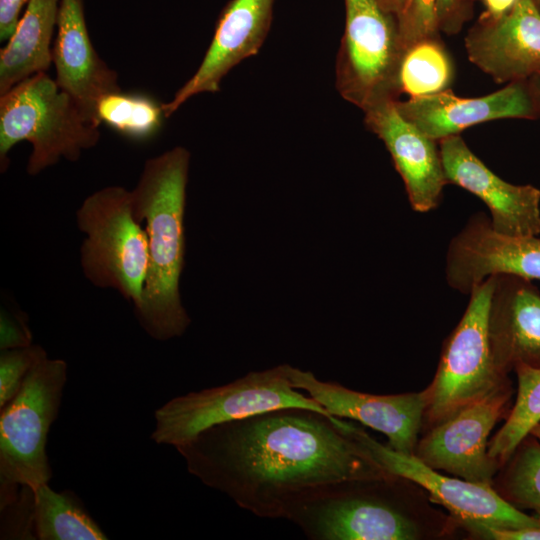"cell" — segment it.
<instances>
[{"mask_svg": "<svg viewBox=\"0 0 540 540\" xmlns=\"http://www.w3.org/2000/svg\"><path fill=\"white\" fill-rule=\"evenodd\" d=\"M398 477L337 482L291 502L283 518L310 540H416L422 526L392 491Z\"/></svg>", "mask_w": 540, "mask_h": 540, "instance_id": "cell-4", "label": "cell"}, {"mask_svg": "<svg viewBox=\"0 0 540 540\" xmlns=\"http://www.w3.org/2000/svg\"><path fill=\"white\" fill-rule=\"evenodd\" d=\"M489 334L502 373L508 375L520 364L540 368V291L532 280L495 276Z\"/></svg>", "mask_w": 540, "mask_h": 540, "instance_id": "cell-20", "label": "cell"}, {"mask_svg": "<svg viewBox=\"0 0 540 540\" xmlns=\"http://www.w3.org/2000/svg\"><path fill=\"white\" fill-rule=\"evenodd\" d=\"M393 17L402 54L411 46L430 39L439 22L437 0H380Z\"/></svg>", "mask_w": 540, "mask_h": 540, "instance_id": "cell-27", "label": "cell"}, {"mask_svg": "<svg viewBox=\"0 0 540 540\" xmlns=\"http://www.w3.org/2000/svg\"><path fill=\"white\" fill-rule=\"evenodd\" d=\"M31 334L28 328L6 314H1V350L31 345Z\"/></svg>", "mask_w": 540, "mask_h": 540, "instance_id": "cell-29", "label": "cell"}, {"mask_svg": "<svg viewBox=\"0 0 540 540\" xmlns=\"http://www.w3.org/2000/svg\"><path fill=\"white\" fill-rule=\"evenodd\" d=\"M99 139V127L84 117L74 99L46 72L0 95L1 171L7 167L8 152L22 141L32 145L27 173L37 175L62 158L77 161Z\"/></svg>", "mask_w": 540, "mask_h": 540, "instance_id": "cell-3", "label": "cell"}, {"mask_svg": "<svg viewBox=\"0 0 540 540\" xmlns=\"http://www.w3.org/2000/svg\"><path fill=\"white\" fill-rule=\"evenodd\" d=\"M274 2L231 0L227 3L196 72L169 102L162 103L166 118L193 96L220 91L223 78L240 62L259 52L270 30Z\"/></svg>", "mask_w": 540, "mask_h": 540, "instance_id": "cell-16", "label": "cell"}, {"mask_svg": "<svg viewBox=\"0 0 540 540\" xmlns=\"http://www.w3.org/2000/svg\"><path fill=\"white\" fill-rule=\"evenodd\" d=\"M292 386L305 392L331 416L357 421L387 437V446L414 455L427 407L426 391L374 395L318 379L286 364Z\"/></svg>", "mask_w": 540, "mask_h": 540, "instance_id": "cell-12", "label": "cell"}, {"mask_svg": "<svg viewBox=\"0 0 540 540\" xmlns=\"http://www.w3.org/2000/svg\"><path fill=\"white\" fill-rule=\"evenodd\" d=\"M96 116L117 133L133 139L155 136L166 118L162 103L140 93L117 91L103 96L97 103Z\"/></svg>", "mask_w": 540, "mask_h": 540, "instance_id": "cell-24", "label": "cell"}, {"mask_svg": "<svg viewBox=\"0 0 540 540\" xmlns=\"http://www.w3.org/2000/svg\"><path fill=\"white\" fill-rule=\"evenodd\" d=\"M533 436L540 440V423L537 424L530 432Z\"/></svg>", "mask_w": 540, "mask_h": 540, "instance_id": "cell-35", "label": "cell"}, {"mask_svg": "<svg viewBox=\"0 0 540 540\" xmlns=\"http://www.w3.org/2000/svg\"><path fill=\"white\" fill-rule=\"evenodd\" d=\"M81 246V267L96 287L116 290L133 304L142 302L149 266L145 228L136 219L131 191L121 186L99 189L84 199L76 212Z\"/></svg>", "mask_w": 540, "mask_h": 540, "instance_id": "cell-7", "label": "cell"}, {"mask_svg": "<svg viewBox=\"0 0 540 540\" xmlns=\"http://www.w3.org/2000/svg\"><path fill=\"white\" fill-rule=\"evenodd\" d=\"M60 0H29L16 30L0 51V95L52 64V38Z\"/></svg>", "mask_w": 540, "mask_h": 540, "instance_id": "cell-21", "label": "cell"}, {"mask_svg": "<svg viewBox=\"0 0 540 540\" xmlns=\"http://www.w3.org/2000/svg\"><path fill=\"white\" fill-rule=\"evenodd\" d=\"M523 540H540V527L526 528L521 533Z\"/></svg>", "mask_w": 540, "mask_h": 540, "instance_id": "cell-33", "label": "cell"}, {"mask_svg": "<svg viewBox=\"0 0 540 540\" xmlns=\"http://www.w3.org/2000/svg\"><path fill=\"white\" fill-rule=\"evenodd\" d=\"M495 276L477 285L463 316L445 340L433 381L425 389L424 417L436 425L469 404L511 386L496 365L489 334Z\"/></svg>", "mask_w": 540, "mask_h": 540, "instance_id": "cell-8", "label": "cell"}, {"mask_svg": "<svg viewBox=\"0 0 540 540\" xmlns=\"http://www.w3.org/2000/svg\"><path fill=\"white\" fill-rule=\"evenodd\" d=\"M30 528L38 540L108 539L72 491L57 492L48 483L32 490Z\"/></svg>", "mask_w": 540, "mask_h": 540, "instance_id": "cell-22", "label": "cell"}, {"mask_svg": "<svg viewBox=\"0 0 540 540\" xmlns=\"http://www.w3.org/2000/svg\"><path fill=\"white\" fill-rule=\"evenodd\" d=\"M504 465L496 491L514 507L540 515V440L528 434Z\"/></svg>", "mask_w": 540, "mask_h": 540, "instance_id": "cell-26", "label": "cell"}, {"mask_svg": "<svg viewBox=\"0 0 540 540\" xmlns=\"http://www.w3.org/2000/svg\"><path fill=\"white\" fill-rule=\"evenodd\" d=\"M29 0H0V40H9L14 34L23 7Z\"/></svg>", "mask_w": 540, "mask_h": 540, "instance_id": "cell-30", "label": "cell"}, {"mask_svg": "<svg viewBox=\"0 0 540 540\" xmlns=\"http://www.w3.org/2000/svg\"><path fill=\"white\" fill-rule=\"evenodd\" d=\"M393 101L407 121L434 141L459 135L462 130L486 121L534 119L540 114V101L531 81L527 80L511 82L482 97L462 98L444 90Z\"/></svg>", "mask_w": 540, "mask_h": 540, "instance_id": "cell-15", "label": "cell"}, {"mask_svg": "<svg viewBox=\"0 0 540 540\" xmlns=\"http://www.w3.org/2000/svg\"><path fill=\"white\" fill-rule=\"evenodd\" d=\"M46 356L41 346L33 344L1 350L0 409L15 397L29 371Z\"/></svg>", "mask_w": 540, "mask_h": 540, "instance_id": "cell-28", "label": "cell"}, {"mask_svg": "<svg viewBox=\"0 0 540 540\" xmlns=\"http://www.w3.org/2000/svg\"><path fill=\"white\" fill-rule=\"evenodd\" d=\"M336 63L339 93L361 109L391 97L402 56L396 24L380 0H345Z\"/></svg>", "mask_w": 540, "mask_h": 540, "instance_id": "cell-9", "label": "cell"}, {"mask_svg": "<svg viewBox=\"0 0 540 540\" xmlns=\"http://www.w3.org/2000/svg\"><path fill=\"white\" fill-rule=\"evenodd\" d=\"M531 84L538 96V99L540 101V74L539 75H536V76H533L531 77Z\"/></svg>", "mask_w": 540, "mask_h": 540, "instance_id": "cell-34", "label": "cell"}, {"mask_svg": "<svg viewBox=\"0 0 540 540\" xmlns=\"http://www.w3.org/2000/svg\"><path fill=\"white\" fill-rule=\"evenodd\" d=\"M496 275L540 280V237L499 233L488 214L476 212L448 244L445 279L449 287L469 295Z\"/></svg>", "mask_w": 540, "mask_h": 540, "instance_id": "cell-13", "label": "cell"}, {"mask_svg": "<svg viewBox=\"0 0 540 540\" xmlns=\"http://www.w3.org/2000/svg\"><path fill=\"white\" fill-rule=\"evenodd\" d=\"M456 4V0H437L438 20L451 12Z\"/></svg>", "mask_w": 540, "mask_h": 540, "instance_id": "cell-32", "label": "cell"}, {"mask_svg": "<svg viewBox=\"0 0 540 540\" xmlns=\"http://www.w3.org/2000/svg\"><path fill=\"white\" fill-rule=\"evenodd\" d=\"M457 1H458V0H456V2H457Z\"/></svg>", "mask_w": 540, "mask_h": 540, "instance_id": "cell-36", "label": "cell"}, {"mask_svg": "<svg viewBox=\"0 0 540 540\" xmlns=\"http://www.w3.org/2000/svg\"><path fill=\"white\" fill-rule=\"evenodd\" d=\"M447 184L457 185L481 199L489 210L492 227L510 236L540 235V190L515 185L492 172L460 135L439 141Z\"/></svg>", "mask_w": 540, "mask_h": 540, "instance_id": "cell-14", "label": "cell"}, {"mask_svg": "<svg viewBox=\"0 0 540 540\" xmlns=\"http://www.w3.org/2000/svg\"><path fill=\"white\" fill-rule=\"evenodd\" d=\"M517 0H484L488 15L493 19L506 14L515 5Z\"/></svg>", "mask_w": 540, "mask_h": 540, "instance_id": "cell-31", "label": "cell"}, {"mask_svg": "<svg viewBox=\"0 0 540 540\" xmlns=\"http://www.w3.org/2000/svg\"><path fill=\"white\" fill-rule=\"evenodd\" d=\"M346 431L386 473L414 482L427 490L458 522L479 521L504 528L540 527V515L532 516L506 501L493 486L446 476L415 455L397 452L371 437L363 428L344 422Z\"/></svg>", "mask_w": 540, "mask_h": 540, "instance_id": "cell-10", "label": "cell"}, {"mask_svg": "<svg viewBox=\"0 0 540 540\" xmlns=\"http://www.w3.org/2000/svg\"><path fill=\"white\" fill-rule=\"evenodd\" d=\"M190 153L177 146L148 159L131 191L148 239L149 266L136 317L152 338L181 336L190 324L179 285L185 257V205Z\"/></svg>", "mask_w": 540, "mask_h": 540, "instance_id": "cell-2", "label": "cell"}, {"mask_svg": "<svg viewBox=\"0 0 540 540\" xmlns=\"http://www.w3.org/2000/svg\"><path fill=\"white\" fill-rule=\"evenodd\" d=\"M56 29L51 49L55 80L74 99L84 117L99 127L98 101L121 88L117 72L99 57L91 42L84 0H60Z\"/></svg>", "mask_w": 540, "mask_h": 540, "instance_id": "cell-18", "label": "cell"}, {"mask_svg": "<svg viewBox=\"0 0 540 540\" xmlns=\"http://www.w3.org/2000/svg\"><path fill=\"white\" fill-rule=\"evenodd\" d=\"M66 381V362L46 356L0 409V509L15 501L22 488L35 490L52 478L46 444Z\"/></svg>", "mask_w": 540, "mask_h": 540, "instance_id": "cell-5", "label": "cell"}, {"mask_svg": "<svg viewBox=\"0 0 540 540\" xmlns=\"http://www.w3.org/2000/svg\"><path fill=\"white\" fill-rule=\"evenodd\" d=\"M344 419L283 408L210 427L177 449L206 486L262 518H283L304 493L393 477L342 429Z\"/></svg>", "mask_w": 540, "mask_h": 540, "instance_id": "cell-1", "label": "cell"}, {"mask_svg": "<svg viewBox=\"0 0 540 540\" xmlns=\"http://www.w3.org/2000/svg\"><path fill=\"white\" fill-rule=\"evenodd\" d=\"M367 127L383 141L418 213L437 208L447 184L439 148L397 110L391 97L364 109Z\"/></svg>", "mask_w": 540, "mask_h": 540, "instance_id": "cell-17", "label": "cell"}, {"mask_svg": "<svg viewBox=\"0 0 540 540\" xmlns=\"http://www.w3.org/2000/svg\"><path fill=\"white\" fill-rule=\"evenodd\" d=\"M511 395V386L506 387L432 426L418 440L414 455L435 470L493 486L500 466L488 453V437L506 413Z\"/></svg>", "mask_w": 540, "mask_h": 540, "instance_id": "cell-11", "label": "cell"}, {"mask_svg": "<svg viewBox=\"0 0 540 540\" xmlns=\"http://www.w3.org/2000/svg\"><path fill=\"white\" fill-rule=\"evenodd\" d=\"M452 75L446 53L431 39L408 48L401 56L395 86L410 97L444 91Z\"/></svg>", "mask_w": 540, "mask_h": 540, "instance_id": "cell-25", "label": "cell"}, {"mask_svg": "<svg viewBox=\"0 0 540 540\" xmlns=\"http://www.w3.org/2000/svg\"><path fill=\"white\" fill-rule=\"evenodd\" d=\"M470 60L497 82L540 74V10L534 0H517L503 16L472 32Z\"/></svg>", "mask_w": 540, "mask_h": 540, "instance_id": "cell-19", "label": "cell"}, {"mask_svg": "<svg viewBox=\"0 0 540 540\" xmlns=\"http://www.w3.org/2000/svg\"><path fill=\"white\" fill-rule=\"evenodd\" d=\"M517 394L502 427L488 444L489 455L504 466L519 443L540 423V368L517 365Z\"/></svg>", "mask_w": 540, "mask_h": 540, "instance_id": "cell-23", "label": "cell"}, {"mask_svg": "<svg viewBox=\"0 0 540 540\" xmlns=\"http://www.w3.org/2000/svg\"><path fill=\"white\" fill-rule=\"evenodd\" d=\"M283 408L308 409L333 417L292 386L286 364H282L169 400L154 413L151 439L178 448L210 427Z\"/></svg>", "mask_w": 540, "mask_h": 540, "instance_id": "cell-6", "label": "cell"}]
</instances>
